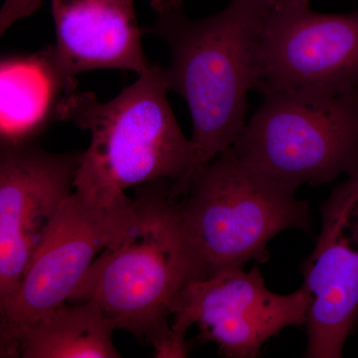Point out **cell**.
<instances>
[{
    "label": "cell",
    "instance_id": "6da1fadb",
    "mask_svg": "<svg viewBox=\"0 0 358 358\" xmlns=\"http://www.w3.org/2000/svg\"><path fill=\"white\" fill-rule=\"evenodd\" d=\"M171 181L136 187L134 213L122 236L103 249L68 301H94L117 329L154 346L157 357H186L169 317L179 294L208 270L181 217Z\"/></svg>",
    "mask_w": 358,
    "mask_h": 358
},
{
    "label": "cell",
    "instance_id": "7a4b0ae2",
    "mask_svg": "<svg viewBox=\"0 0 358 358\" xmlns=\"http://www.w3.org/2000/svg\"><path fill=\"white\" fill-rule=\"evenodd\" d=\"M275 7V0H231L220 13L192 20L181 4L157 13L155 23L143 28V34L169 45L167 84L192 114L194 164L176 188L179 194L243 131L264 27Z\"/></svg>",
    "mask_w": 358,
    "mask_h": 358
},
{
    "label": "cell",
    "instance_id": "3957f363",
    "mask_svg": "<svg viewBox=\"0 0 358 358\" xmlns=\"http://www.w3.org/2000/svg\"><path fill=\"white\" fill-rule=\"evenodd\" d=\"M169 91L164 69L152 65L110 102H100L92 92L76 91L65 99L59 121L74 122L91 134L75 192L108 201L160 179L173 187L185 180L194 148L179 128Z\"/></svg>",
    "mask_w": 358,
    "mask_h": 358
},
{
    "label": "cell",
    "instance_id": "277c9868",
    "mask_svg": "<svg viewBox=\"0 0 358 358\" xmlns=\"http://www.w3.org/2000/svg\"><path fill=\"white\" fill-rule=\"evenodd\" d=\"M294 194L231 148L200 171L178 201L208 277L250 261L267 263L268 244L282 231L312 233L310 205Z\"/></svg>",
    "mask_w": 358,
    "mask_h": 358
},
{
    "label": "cell",
    "instance_id": "5b68a950",
    "mask_svg": "<svg viewBox=\"0 0 358 358\" xmlns=\"http://www.w3.org/2000/svg\"><path fill=\"white\" fill-rule=\"evenodd\" d=\"M231 148L294 192L346 176L358 164V87L341 93L263 96Z\"/></svg>",
    "mask_w": 358,
    "mask_h": 358
},
{
    "label": "cell",
    "instance_id": "8992f818",
    "mask_svg": "<svg viewBox=\"0 0 358 358\" xmlns=\"http://www.w3.org/2000/svg\"><path fill=\"white\" fill-rule=\"evenodd\" d=\"M134 213L127 195L100 200L74 192L59 207L17 288L0 300V357H18L22 334L70 298L96 254L122 236Z\"/></svg>",
    "mask_w": 358,
    "mask_h": 358
},
{
    "label": "cell",
    "instance_id": "52a82bcc",
    "mask_svg": "<svg viewBox=\"0 0 358 358\" xmlns=\"http://www.w3.org/2000/svg\"><path fill=\"white\" fill-rule=\"evenodd\" d=\"M308 296L301 287L279 294L266 287L258 267L223 271L190 282L174 301L171 329L179 345L197 324L200 338L213 341L224 357L255 358L268 339L289 327L306 324Z\"/></svg>",
    "mask_w": 358,
    "mask_h": 358
},
{
    "label": "cell",
    "instance_id": "ba28073f",
    "mask_svg": "<svg viewBox=\"0 0 358 358\" xmlns=\"http://www.w3.org/2000/svg\"><path fill=\"white\" fill-rule=\"evenodd\" d=\"M358 87V13L275 7L257 59L256 91L333 94Z\"/></svg>",
    "mask_w": 358,
    "mask_h": 358
},
{
    "label": "cell",
    "instance_id": "9c48e42d",
    "mask_svg": "<svg viewBox=\"0 0 358 358\" xmlns=\"http://www.w3.org/2000/svg\"><path fill=\"white\" fill-rule=\"evenodd\" d=\"M322 228L301 265L308 296L303 357H343L358 322V164L320 206Z\"/></svg>",
    "mask_w": 358,
    "mask_h": 358
},
{
    "label": "cell",
    "instance_id": "30bf717a",
    "mask_svg": "<svg viewBox=\"0 0 358 358\" xmlns=\"http://www.w3.org/2000/svg\"><path fill=\"white\" fill-rule=\"evenodd\" d=\"M81 152L35 143L0 148V300L17 288L45 230L72 194Z\"/></svg>",
    "mask_w": 358,
    "mask_h": 358
},
{
    "label": "cell",
    "instance_id": "8fae6325",
    "mask_svg": "<svg viewBox=\"0 0 358 358\" xmlns=\"http://www.w3.org/2000/svg\"><path fill=\"white\" fill-rule=\"evenodd\" d=\"M56 55L72 76L96 69L152 68L141 45L134 0H51Z\"/></svg>",
    "mask_w": 358,
    "mask_h": 358
},
{
    "label": "cell",
    "instance_id": "7c38bea8",
    "mask_svg": "<svg viewBox=\"0 0 358 358\" xmlns=\"http://www.w3.org/2000/svg\"><path fill=\"white\" fill-rule=\"evenodd\" d=\"M77 91L54 46L26 55L4 56L0 64V141L23 145L59 121L65 99Z\"/></svg>",
    "mask_w": 358,
    "mask_h": 358
},
{
    "label": "cell",
    "instance_id": "4fadbf2b",
    "mask_svg": "<svg viewBox=\"0 0 358 358\" xmlns=\"http://www.w3.org/2000/svg\"><path fill=\"white\" fill-rule=\"evenodd\" d=\"M117 329L94 301L61 303L34 320L18 343L23 358H119L113 343Z\"/></svg>",
    "mask_w": 358,
    "mask_h": 358
},
{
    "label": "cell",
    "instance_id": "5bb4252c",
    "mask_svg": "<svg viewBox=\"0 0 358 358\" xmlns=\"http://www.w3.org/2000/svg\"><path fill=\"white\" fill-rule=\"evenodd\" d=\"M39 0H7L6 6L15 15L28 14L35 9Z\"/></svg>",
    "mask_w": 358,
    "mask_h": 358
},
{
    "label": "cell",
    "instance_id": "9a60e30c",
    "mask_svg": "<svg viewBox=\"0 0 358 358\" xmlns=\"http://www.w3.org/2000/svg\"><path fill=\"white\" fill-rule=\"evenodd\" d=\"M150 6L155 9L157 13L167 10V9L173 8L182 4V0H150Z\"/></svg>",
    "mask_w": 358,
    "mask_h": 358
},
{
    "label": "cell",
    "instance_id": "2e32d148",
    "mask_svg": "<svg viewBox=\"0 0 358 358\" xmlns=\"http://www.w3.org/2000/svg\"><path fill=\"white\" fill-rule=\"evenodd\" d=\"M310 6V0H275V7H296Z\"/></svg>",
    "mask_w": 358,
    "mask_h": 358
}]
</instances>
